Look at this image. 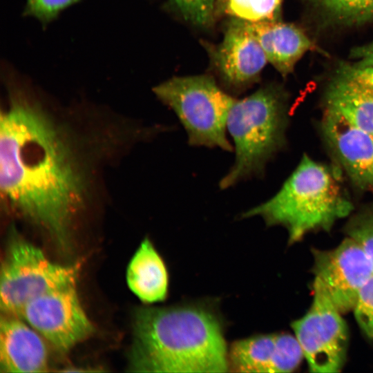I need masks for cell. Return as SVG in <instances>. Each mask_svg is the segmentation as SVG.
Returning <instances> with one entry per match:
<instances>
[{
	"instance_id": "4",
	"label": "cell",
	"mask_w": 373,
	"mask_h": 373,
	"mask_svg": "<svg viewBox=\"0 0 373 373\" xmlns=\"http://www.w3.org/2000/svg\"><path fill=\"white\" fill-rule=\"evenodd\" d=\"M286 108L277 88L264 86L251 95L234 99L227 131L233 139L236 158L220 182L222 189L265 173L267 162L285 142Z\"/></svg>"
},
{
	"instance_id": "15",
	"label": "cell",
	"mask_w": 373,
	"mask_h": 373,
	"mask_svg": "<svg viewBox=\"0 0 373 373\" xmlns=\"http://www.w3.org/2000/svg\"><path fill=\"white\" fill-rule=\"evenodd\" d=\"M325 108L373 134V89L337 73L325 95Z\"/></svg>"
},
{
	"instance_id": "11",
	"label": "cell",
	"mask_w": 373,
	"mask_h": 373,
	"mask_svg": "<svg viewBox=\"0 0 373 373\" xmlns=\"http://www.w3.org/2000/svg\"><path fill=\"white\" fill-rule=\"evenodd\" d=\"M213 59L223 82L236 90L255 83L268 62L245 22L235 19L229 22L222 41L213 50Z\"/></svg>"
},
{
	"instance_id": "22",
	"label": "cell",
	"mask_w": 373,
	"mask_h": 373,
	"mask_svg": "<svg viewBox=\"0 0 373 373\" xmlns=\"http://www.w3.org/2000/svg\"><path fill=\"white\" fill-rule=\"evenodd\" d=\"M352 311L359 327L373 342V276L361 289Z\"/></svg>"
},
{
	"instance_id": "14",
	"label": "cell",
	"mask_w": 373,
	"mask_h": 373,
	"mask_svg": "<svg viewBox=\"0 0 373 373\" xmlns=\"http://www.w3.org/2000/svg\"><path fill=\"white\" fill-rule=\"evenodd\" d=\"M126 280L130 289L144 303H157L166 298L167 269L149 239L142 242L129 262Z\"/></svg>"
},
{
	"instance_id": "6",
	"label": "cell",
	"mask_w": 373,
	"mask_h": 373,
	"mask_svg": "<svg viewBox=\"0 0 373 373\" xmlns=\"http://www.w3.org/2000/svg\"><path fill=\"white\" fill-rule=\"evenodd\" d=\"M79 265L50 260L42 251L21 238H13L1 267L0 302L3 314L18 316L32 299L75 285Z\"/></svg>"
},
{
	"instance_id": "2",
	"label": "cell",
	"mask_w": 373,
	"mask_h": 373,
	"mask_svg": "<svg viewBox=\"0 0 373 373\" xmlns=\"http://www.w3.org/2000/svg\"><path fill=\"white\" fill-rule=\"evenodd\" d=\"M129 367L140 372L228 371L221 319L198 305L137 308Z\"/></svg>"
},
{
	"instance_id": "7",
	"label": "cell",
	"mask_w": 373,
	"mask_h": 373,
	"mask_svg": "<svg viewBox=\"0 0 373 373\" xmlns=\"http://www.w3.org/2000/svg\"><path fill=\"white\" fill-rule=\"evenodd\" d=\"M312 287L313 298L309 309L291 323L294 334L311 372H338L346 360L347 327L343 314L315 279Z\"/></svg>"
},
{
	"instance_id": "18",
	"label": "cell",
	"mask_w": 373,
	"mask_h": 373,
	"mask_svg": "<svg viewBox=\"0 0 373 373\" xmlns=\"http://www.w3.org/2000/svg\"><path fill=\"white\" fill-rule=\"evenodd\" d=\"M332 17L346 24L373 21V0H316Z\"/></svg>"
},
{
	"instance_id": "8",
	"label": "cell",
	"mask_w": 373,
	"mask_h": 373,
	"mask_svg": "<svg viewBox=\"0 0 373 373\" xmlns=\"http://www.w3.org/2000/svg\"><path fill=\"white\" fill-rule=\"evenodd\" d=\"M57 350L66 352L93 334L75 285L45 293L28 303L17 316Z\"/></svg>"
},
{
	"instance_id": "10",
	"label": "cell",
	"mask_w": 373,
	"mask_h": 373,
	"mask_svg": "<svg viewBox=\"0 0 373 373\" xmlns=\"http://www.w3.org/2000/svg\"><path fill=\"white\" fill-rule=\"evenodd\" d=\"M321 130L327 145L352 183L373 191V134L325 108Z\"/></svg>"
},
{
	"instance_id": "24",
	"label": "cell",
	"mask_w": 373,
	"mask_h": 373,
	"mask_svg": "<svg viewBox=\"0 0 373 373\" xmlns=\"http://www.w3.org/2000/svg\"><path fill=\"white\" fill-rule=\"evenodd\" d=\"M337 73L373 89V66H361L356 64L342 63Z\"/></svg>"
},
{
	"instance_id": "9",
	"label": "cell",
	"mask_w": 373,
	"mask_h": 373,
	"mask_svg": "<svg viewBox=\"0 0 373 373\" xmlns=\"http://www.w3.org/2000/svg\"><path fill=\"white\" fill-rule=\"evenodd\" d=\"M314 279L342 313L353 310L361 289L373 276V265L361 245L347 236L331 249H312Z\"/></svg>"
},
{
	"instance_id": "5",
	"label": "cell",
	"mask_w": 373,
	"mask_h": 373,
	"mask_svg": "<svg viewBox=\"0 0 373 373\" xmlns=\"http://www.w3.org/2000/svg\"><path fill=\"white\" fill-rule=\"evenodd\" d=\"M183 125L189 145L231 151L227 121L234 101L209 75L175 77L153 88Z\"/></svg>"
},
{
	"instance_id": "20",
	"label": "cell",
	"mask_w": 373,
	"mask_h": 373,
	"mask_svg": "<svg viewBox=\"0 0 373 373\" xmlns=\"http://www.w3.org/2000/svg\"><path fill=\"white\" fill-rule=\"evenodd\" d=\"M345 232L361 245L373 265V203L350 218Z\"/></svg>"
},
{
	"instance_id": "16",
	"label": "cell",
	"mask_w": 373,
	"mask_h": 373,
	"mask_svg": "<svg viewBox=\"0 0 373 373\" xmlns=\"http://www.w3.org/2000/svg\"><path fill=\"white\" fill-rule=\"evenodd\" d=\"M276 334L237 340L228 348L229 369L236 372L271 373Z\"/></svg>"
},
{
	"instance_id": "23",
	"label": "cell",
	"mask_w": 373,
	"mask_h": 373,
	"mask_svg": "<svg viewBox=\"0 0 373 373\" xmlns=\"http://www.w3.org/2000/svg\"><path fill=\"white\" fill-rule=\"evenodd\" d=\"M80 0H26L23 14L33 17L46 25L61 11Z\"/></svg>"
},
{
	"instance_id": "3",
	"label": "cell",
	"mask_w": 373,
	"mask_h": 373,
	"mask_svg": "<svg viewBox=\"0 0 373 373\" xmlns=\"http://www.w3.org/2000/svg\"><path fill=\"white\" fill-rule=\"evenodd\" d=\"M352 209L331 170L305 155L276 195L241 217L259 216L267 226H282L293 245L309 233L330 231Z\"/></svg>"
},
{
	"instance_id": "17",
	"label": "cell",
	"mask_w": 373,
	"mask_h": 373,
	"mask_svg": "<svg viewBox=\"0 0 373 373\" xmlns=\"http://www.w3.org/2000/svg\"><path fill=\"white\" fill-rule=\"evenodd\" d=\"M222 13L249 23L278 19L282 0H220Z\"/></svg>"
},
{
	"instance_id": "13",
	"label": "cell",
	"mask_w": 373,
	"mask_h": 373,
	"mask_svg": "<svg viewBox=\"0 0 373 373\" xmlns=\"http://www.w3.org/2000/svg\"><path fill=\"white\" fill-rule=\"evenodd\" d=\"M244 22L260 45L268 62L283 77L293 71L296 62L306 52L318 50L305 32L294 24L279 19Z\"/></svg>"
},
{
	"instance_id": "21",
	"label": "cell",
	"mask_w": 373,
	"mask_h": 373,
	"mask_svg": "<svg viewBox=\"0 0 373 373\" xmlns=\"http://www.w3.org/2000/svg\"><path fill=\"white\" fill-rule=\"evenodd\" d=\"M184 18L198 26L209 25L218 0H171Z\"/></svg>"
},
{
	"instance_id": "1",
	"label": "cell",
	"mask_w": 373,
	"mask_h": 373,
	"mask_svg": "<svg viewBox=\"0 0 373 373\" xmlns=\"http://www.w3.org/2000/svg\"><path fill=\"white\" fill-rule=\"evenodd\" d=\"M61 131L38 106L12 99L1 115V190L10 206L60 244L83 201L84 181Z\"/></svg>"
},
{
	"instance_id": "12",
	"label": "cell",
	"mask_w": 373,
	"mask_h": 373,
	"mask_svg": "<svg viewBox=\"0 0 373 373\" xmlns=\"http://www.w3.org/2000/svg\"><path fill=\"white\" fill-rule=\"evenodd\" d=\"M42 337L20 318L2 315L0 322L1 372H47L48 354Z\"/></svg>"
},
{
	"instance_id": "25",
	"label": "cell",
	"mask_w": 373,
	"mask_h": 373,
	"mask_svg": "<svg viewBox=\"0 0 373 373\" xmlns=\"http://www.w3.org/2000/svg\"><path fill=\"white\" fill-rule=\"evenodd\" d=\"M350 55L358 59L356 64L358 66H373V42L354 48Z\"/></svg>"
},
{
	"instance_id": "19",
	"label": "cell",
	"mask_w": 373,
	"mask_h": 373,
	"mask_svg": "<svg viewBox=\"0 0 373 373\" xmlns=\"http://www.w3.org/2000/svg\"><path fill=\"white\" fill-rule=\"evenodd\" d=\"M303 358V349L294 334H276L271 373L291 372L298 367Z\"/></svg>"
}]
</instances>
